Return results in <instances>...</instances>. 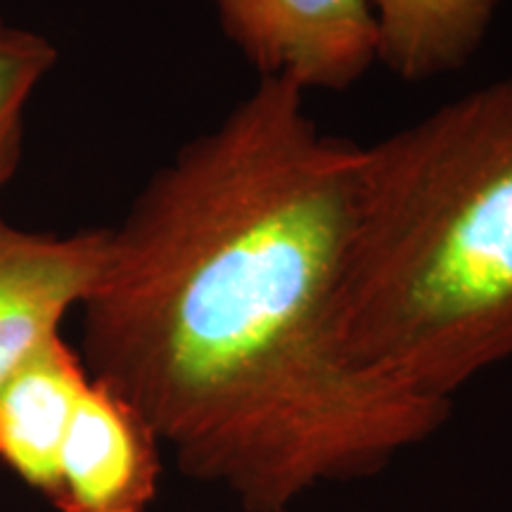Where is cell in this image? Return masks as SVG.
Returning a JSON list of instances; mask_svg holds the SVG:
<instances>
[{
	"label": "cell",
	"mask_w": 512,
	"mask_h": 512,
	"mask_svg": "<svg viewBox=\"0 0 512 512\" xmlns=\"http://www.w3.org/2000/svg\"><path fill=\"white\" fill-rule=\"evenodd\" d=\"M380 24V60L403 79L418 74L422 0H373Z\"/></svg>",
	"instance_id": "cell-9"
},
{
	"label": "cell",
	"mask_w": 512,
	"mask_h": 512,
	"mask_svg": "<svg viewBox=\"0 0 512 512\" xmlns=\"http://www.w3.org/2000/svg\"><path fill=\"white\" fill-rule=\"evenodd\" d=\"M498 0H422L418 76L463 64L482 41Z\"/></svg>",
	"instance_id": "cell-8"
},
{
	"label": "cell",
	"mask_w": 512,
	"mask_h": 512,
	"mask_svg": "<svg viewBox=\"0 0 512 512\" xmlns=\"http://www.w3.org/2000/svg\"><path fill=\"white\" fill-rule=\"evenodd\" d=\"M91 384L83 358L57 335L0 387V460L50 496L74 411Z\"/></svg>",
	"instance_id": "cell-6"
},
{
	"label": "cell",
	"mask_w": 512,
	"mask_h": 512,
	"mask_svg": "<svg viewBox=\"0 0 512 512\" xmlns=\"http://www.w3.org/2000/svg\"><path fill=\"white\" fill-rule=\"evenodd\" d=\"M5 29V22H3V19H0V31H3Z\"/></svg>",
	"instance_id": "cell-10"
},
{
	"label": "cell",
	"mask_w": 512,
	"mask_h": 512,
	"mask_svg": "<svg viewBox=\"0 0 512 512\" xmlns=\"http://www.w3.org/2000/svg\"><path fill=\"white\" fill-rule=\"evenodd\" d=\"M332 313L351 366L418 399L512 358V74L356 147Z\"/></svg>",
	"instance_id": "cell-2"
},
{
	"label": "cell",
	"mask_w": 512,
	"mask_h": 512,
	"mask_svg": "<svg viewBox=\"0 0 512 512\" xmlns=\"http://www.w3.org/2000/svg\"><path fill=\"white\" fill-rule=\"evenodd\" d=\"M162 463L150 425L91 377L64 437L50 501L60 512H145Z\"/></svg>",
	"instance_id": "cell-4"
},
{
	"label": "cell",
	"mask_w": 512,
	"mask_h": 512,
	"mask_svg": "<svg viewBox=\"0 0 512 512\" xmlns=\"http://www.w3.org/2000/svg\"><path fill=\"white\" fill-rule=\"evenodd\" d=\"M221 27L261 81L347 91L380 60L373 0H214Z\"/></svg>",
	"instance_id": "cell-3"
},
{
	"label": "cell",
	"mask_w": 512,
	"mask_h": 512,
	"mask_svg": "<svg viewBox=\"0 0 512 512\" xmlns=\"http://www.w3.org/2000/svg\"><path fill=\"white\" fill-rule=\"evenodd\" d=\"M55 60L53 43L34 31L12 29L8 24L0 31V190L22 159L27 102Z\"/></svg>",
	"instance_id": "cell-7"
},
{
	"label": "cell",
	"mask_w": 512,
	"mask_h": 512,
	"mask_svg": "<svg viewBox=\"0 0 512 512\" xmlns=\"http://www.w3.org/2000/svg\"><path fill=\"white\" fill-rule=\"evenodd\" d=\"M356 147L320 131L299 88L259 81L107 228L81 302L91 377L247 512L380 472L451 415L337 347Z\"/></svg>",
	"instance_id": "cell-1"
},
{
	"label": "cell",
	"mask_w": 512,
	"mask_h": 512,
	"mask_svg": "<svg viewBox=\"0 0 512 512\" xmlns=\"http://www.w3.org/2000/svg\"><path fill=\"white\" fill-rule=\"evenodd\" d=\"M107 228L41 235L0 219V387L38 347L60 335L98 278Z\"/></svg>",
	"instance_id": "cell-5"
}]
</instances>
